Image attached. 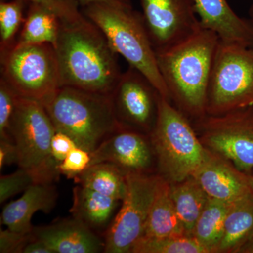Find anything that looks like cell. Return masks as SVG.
<instances>
[{
	"mask_svg": "<svg viewBox=\"0 0 253 253\" xmlns=\"http://www.w3.org/2000/svg\"><path fill=\"white\" fill-rule=\"evenodd\" d=\"M61 86L111 94L121 78L115 52L94 23L87 18L61 23L54 46Z\"/></svg>",
	"mask_w": 253,
	"mask_h": 253,
	"instance_id": "obj_1",
	"label": "cell"
},
{
	"mask_svg": "<svg viewBox=\"0 0 253 253\" xmlns=\"http://www.w3.org/2000/svg\"><path fill=\"white\" fill-rule=\"evenodd\" d=\"M219 42L216 33L201 26L185 41L156 52L169 99L198 121L207 116L208 85Z\"/></svg>",
	"mask_w": 253,
	"mask_h": 253,
	"instance_id": "obj_2",
	"label": "cell"
},
{
	"mask_svg": "<svg viewBox=\"0 0 253 253\" xmlns=\"http://www.w3.org/2000/svg\"><path fill=\"white\" fill-rule=\"evenodd\" d=\"M82 12L104 33L115 52L140 71L161 96L170 101L143 15L134 9L131 1L121 6L95 3L83 7Z\"/></svg>",
	"mask_w": 253,
	"mask_h": 253,
	"instance_id": "obj_3",
	"label": "cell"
},
{
	"mask_svg": "<svg viewBox=\"0 0 253 253\" xmlns=\"http://www.w3.org/2000/svg\"><path fill=\"white\" fill-rule=\"evenodd\" d=\"M44 106L56 131L70 136L78 147L90 154L121 129L111 94L62 86Z\"/></svg>",
	"mask_w": 253,
	"mask_h": 253,
	"instance_id": "obj_4",
	"label": "cell"
},
{
	"mask_svg": "<svg viewBox=\"0 0 253 253\" xmlns=\"http://www.w3.org/2000/svg\"><path fill=\"white\" fill-rule=\"evenodd\" d=\"M149 136L160 170L169 182L192 176L207 157L208 149L196 136L189 119L163 96Z\"/></svg>",
	"mask_w": 253,
	"mask_h": 253,
	"instance_id": "obj_5",
	"label": "cell"
},
{
	"mask_svg": "<svg viewBox=\"0 0 253 253\" xmlns=\"http://www.w3.org/2000/svg\"><path fill=\"white\" fill-rule=\"evenodd\" d=\"M253 106V48L219 40L208 85L206 113L221 116Z\"/></svg>",
	"mask_w": 253,
	"mask_h": 253,
	"instance_id": "obj_6",
	"label": "cell"
},
{
	"mask_svg": "<svg viewBox=\"0 0 253 253\" xmlns=\"http://www.w3.org/2000/svg\"><path fill=\"white\" fill-rule=\"evenodd\" d=\"M1 78L21 97L43 105L61 86L59 65L51 44H14L0 52Z\"/></svg>",
	"mask_w": 253,
	"mask_h": 253,
	"instance_id": "obj_7",
	"label": "cell"
},
{
	"mask_svg": "<svg viewBox=\"0 0 253 253\" xmlns=\"http://www.w3.org/2000/svg\"><path fill=\"white\" fill-rule=\"evenodd\" d=\"M56 132L44 105L18 96L10 129L18 151L17 164L34 171L42 183H54L61 175L51 158V141Z\"/></svg>",
	"mask_w": 253,
	"mask_h": 253,
	"instance_id": "obj_8",
	"label": "cell"
},
{
	"mask_svg": "<svg viewBox=\"0 0 253 253\" xmlns=\"http://www.w3.org/2000/svg\"><path fill=\"white\" fill-rule=\"evenodd\" d=\"M160 176L126 172L122 206L104 236L106 253H129L144 234Z\"/></svg>",
	"mask_w": 253,
	"mask_h": 253,
	"instance_id": "obj_9",
	"label": "cell"
},
{
	"mask_svg": "<svg viewBox=\"0 0 253 253\" xmlns=\"http://www.w3.org/2000/svg\"><path fill=\"white\" fill-rule=\"evenodd\" d=\"M199 139L210 151L229 160L243 172L253 170V106L197 121Z\"/></svg>",
	"mask_w": 253,
	"mask_h": 253,
	"instance_id": "obj_10",
	"label": "cell"
},
{
	"mask_svg": "<svg viewBox=\"0 0 253 253\" xmlns=\"http://www.w3.org/2000/svg\"><path fill=\"white\" fill-rule=\"evenodd\" d=\"M111 96L120 127L150 135L157 121L162 96L151 81L129 66L121 75Z\"/></svg>",
	"mask_w": 253,
	"mask_h": 253,
	"instance_id": "obj_11",
	"label": "cell"
},
{
	"mask_svg": "<svg viewBox=\"0 0 253 253\" xmlns=\"http://www.w3.org/2000/svg\"><path fill=\"white\" fill-rule=\"evenodd\" d=\"M141 4L156 52L185 41L201 27L194 0H141Z\"/></svg>",
	"mask_w": 253,
	"mask_h": 253,
	"instance_id": "obj_12",
	"label": "cell"
},
{
	"mask_svg": "<svg viewBox=\"0 0 253 253\" xmlns=\"http://www.w3.org/2000/svg\"><path fill=\"white\" fill-rule=\"evenodd\" d=\"M154 155L149 135L121 128L91 153L89 166L110 163L126 172L148 174Z\"/></svg>",
	"mask_w": 253,
	"mask_h": 253,
	"instance_id": "obj_13",
	"label": "cell"
},
{
	"mask_svg": "<svg viewBox=\"0 0 253 253\" xmlns=\"http://www.w3.org/2000/svg\"><path fill=\"white\" fill-rule=\"evenodd\" d=\"M210 198L234 202L253 192L251 174L208 150L207 157L193 174Z\"/></svg>",
	"mask_w": 253,
	"mask_h": 253,
	"instance_id": "obj_14",
	"label": "cell"
},
{
	"mask_svg": "<svg viewBox=\"0 0 253 253\" xmlns=\"http://www.w3.org/2000/svg\"><path fill=\"white\" fill-rule=\"evenodd\" d=\"M32 234L54 253H98L104 251V240L73 217L33 227Z\"/></svg>",
	"mask_w": 253,
	"mask_h": 253,
	"instance_id": "obj_15",
	"label": "cell"
},
{
	"mask_svg": "<svg viewBox=\"0 0 253 253\" xmlns=\"http://www.w3.org/2000/svg\"><path fill=\"white\" fill-rule=\"evenodd\" d=\"M201 26L214 32L221 41L253 48V22L240 17L226 0H194Z\"/></svg>",
	"mask_w": 253,
	"mask_h": 253,
	"instance_id": "obj_16",
	"label": "cell"
},
{
	"mask_svg": "<svg viewBox=\"0 0 253 253\" xmlns=\"http://www.w3.org/2000/svg\"><path fill=\"white\" fill-rule=\"evenodd\" d=\"M58 199L54 183H37L28 188L21 198L4 206L1 214V224L8 229L30 234L33 231L31 219L35 213H49Z\"/></svg>",
	"mask_w": 253,
	"mask_h": 253,
	"instance_id": "obj_17",
	"label": "cell"
},
{
	"mask_svg": "<svg viewBox=\"0 0 253 253\" xmlns=\"http://www.w3.org/2000/svg\"><path fill=\"white\" fill-rule=\"evenodd\" d=\"M120 201L78 184L73 189L70 212L96 232L109 228Z\"/></svg>",
	"mask_w": 253,
	"mask_h": 253,
	"instance_id": "obj_18",
	"label": "cell"
},
{
	"mask_svg": "<svg viewBox=\"0 0 253 253\" xmlns=\"http://www.w3.org/2000/svg\"><path fill=\"white\" fill-rule=\"evenodd\" d=\"M183 234H186L172 201L170 182L160 176L142 236L161 238Z\"/></svg>",
	"mask_w": 253,
	"mask_h": 253,
	"instance_id": "obj_19",
	"label": "cell"
},
{
	"mask_svg": "<svg viewBox=\"0 0 253 253\" xmlns=\"http://www.w3.org/2000/svg\"><path fill=\"white\" fill-rule=\"evenodd\" d=\"M253 235V192L234 201L216 253H239Z\"/></svg>",
	"mask_w": 253,
	"mask_h": 253,
	"instance_id": "obj_20",
	"label": "cell"
},
{
	"mask_svg": "<svg viewBox=\"0 0 253 253\" xmlns=\"http://www.w3.org/2000/svg\"><path fill=\"white\" fill-rule=\"evenodd\" d=\"M170 186L171 196L176 212L186 234L191 236L209 196L192 176L179 182H170Z\"/></svg>",
	"mask_w": 253,
	"mask_h": 253,
	"instance_id": "obj_21",
	"label": "cell"
},
{
	"mask_svg": "<svg viewBox=\"0 0 253 253\" xmlns=\"http://www.w3.org/2000/svg\"><path fill=\"white\" fill-rule=\"evenodd\" d=\"M59 18L41 5L30 3L27 14L15 44L56 45L60 30Z\"/></svg>",
	"mask_w": 253,
	"mask_h": 253,
	"instance_id": "obj_22",
	"label": "cell"
},
{
	"mask_svg": "<svg viewBox=\"0 0 253 253\" xmlns=\"http://www.w3.org/2000/svg\"><path fill=\"white\" fill-rule=\"evenodd\" d=\"M126 173L112 163H99L89 166L74 181L79 185L122 201L126 190Z\"/></svg>",
	"mask_w": 253,
	"mask_h": 253,
	"instance_id": "obj_23",
	"label": "cell"
},
{
	"mask_svg": "<svg viewBox=\"0 0 253 253\" xmlns=\"http://www.w3.org/2000/svg\"><path fill=\"white\" fill-rule=\"evenodd\" d=\"M233 203L209 197L195 224L191 236L209 253L217 251L222 237L226 216Z\"/></svg>",
	"mask_w": 253,
	"mask_h": 253,
	"instance_id": "obj_24",
	"label": "cell"
},
{
	"mask_svg": "<svg viewBox=\"0 0 253 253\" xmlns=\"http://www.w3.org/2000/svg\"><path fill=\"white\" fill-rule=\"evenodd\" d=\"M131 253H209L192 236L183 235L150 238L142 236Z\"/></svg>",
	"mask_w": 253,
	"mask_h": 253,
	"instance_id": "obj_25",
	"label": "cell"
},
{
	"mask_svg": "<svg viewBox=\"0 0 253 253\" xmlns=\"http://www.w3.org/2000/svg\"><path fill=\"white\" fill-rule=\"evenodd\" d=\"M25 1L5 0L0 3V52L9 49L16 43V36L25 21Z\"/></svg>",
	"mask_w": 253,
	"mask_h": 253,
	"instance_id": "obj_26",
	"label": "cell"
},
{
	"mask_svg": "<svg viewBox=\"0 0 253 253\" xmlns=\"http://www.w3.org/2000/svg\"><path fill=\"white\" fill-rule=\"evenodd\" d=\"M37 183H42L34 171L20 168L11 174L0 177V204H2L15 195L24 192Z\"/></svg>",
	"mask_w": 253,
	"mask_h": 253,
	"instance_id": "obj_27",
	"label": "cell"
},
{
	"mask_svg": "<svg viewBox=\"0 0 253 253\" xmlns=\"http://www.w3.org/2000/svg\"><path fill=\"white\" fill-rule=\"evenodd\" d=\"M3 1V0H1ZM25 2L41 5L54 13L61 23H78L86 17L79 9L78 0H21Z\"/></svg>",
	"mask_w": 253,
	"mask_h": 253,
	"instance_id": "obj_28",
	"label": "cell"
},
{
	"mask_svg": "<svg viewBox=\"0 0 253 253\" xmlns=\"http://www.w3.org/2000/svg\"><path fill=\"white\" fill-rule=\"evenodd\" d=\"M17 97L6 82L0 78V140L13 141L10 129Z\"/></svg>",
	"mask_w": 253,
	"mask_h": 253,
	"instance_id": "obj_29",
	"label": "cell"
},
{
	"mask_svg": "<svg viewBox=\"0 0 253 253\" xmlns=\"http://www.w3.org/2000/svg\"><path fill=\"white\" fill-rule=\"evenodd\" d=\"M91 154L86 150L76 147L73 149L59 166L60 174L68 179H76L89 167Z\"/></svg>",
	"mask_w": 253,
	"mask_h": 253,
	"instance_id": "obj_30",
	"label": "cell"
},
{
	"mask_svg": "<svg viewBox=\"0 0 253 253\" xmlns=\"http://www.w3.org/2000/svg\"><path fill=\"white\" fill-rule=\"evenodd\" d=\"M33 234H22L9 229H0V253H23L33 239Z\"/></svg>",
	"mask_w": 253,
	"mask_h": 253,
	"instance_id": "obj_31",
	"label": "cell"
},
{
	"mask_svg": "<svg viewBox=\"0 0 253 253\" xmlns=\"http://www.w3.org/2000/svg\"><path fill=\"white\" fill-rule=\"evenodd\" d=\"M78 147L75 141L64 133L56 131L51 141V158L53 165L59 169L68 154Z\"/></svg>",
	"mask_w": 253,
	"mask_h": 253,
	"instance_id": "obj_32",
	"label": "cell"
},
{
	"mask_svg": "<svg viewBox=\"0 0 253 253\" xmlns=\"http://www.w3.org/2000/svg\"><path fill=\"white\" fill-rule=\"evenodd\" d=\"M17 149L14 141L0 140V169L5 166L18 163Z\"/></svg>",
	"mask_w": 253,
	"mask_h": 253,
	"instance_id": "obj_33",
	"label": "cell"
},
{
	"mask_svg": "<svg viewBox=\"0 0 253 253\" xmlns=\"http://www.w3.org/2000/svg\"><path fill=\"white\" fill-rule=\"evenodd\" d=\"M23 253H54V252L44 243L35 239L33 236L31 241L25 247Z\"/></svg>",
	"mask_w": 253,
	"mask_h": 253,
	"instance_id": "obj_34",
	"label": "cell"
},
{
	"mask_svg": "<svg viewBox=\"0 0 253 253\" xmlns=\"http://www.w3.org/2000/svg\"><path fill=\"white\" fill-rule=\"evenodd\" d=\"M78 1L81 6L84 7V6L95 4V3H105V4L121 6V5L127 4L130 1V0H78Z\"/></svg>",
	"mask_w": 253,
	"mask_h": 253,
	"instance_id": "obj_35",
	"label": "cell"
},
{
	"mask_svg": "<svg viewBox=\"0 0 253 253\" xmlns=\"http://www.w3.org/2000/svg\"><path fill=\"white\" fill-rule=\"evenodd\" d=\"M239 253H253V235L240 249Z\"/></svg>",
	"mask_w": 253,
	"mask_h": 253,
	"instance_id": "obj_36",
	"label": "cell"
},
{
	"mask_svg": "<svg viewBox=\"0 0 253 253\" xmlns=\"http://www.w3.org/2000/svg\"><path fill=\"white\" fill-rule=\"evenodd\" d=\"M250 19L253 22V4L250 7L249 9Z\"/></svg>",
	"mask_w": 253,
	"mask_h": 253,
	"instance_id": "obj_37",
	"label": "cell"
},
{
	"mask_svg": "<svg viewBox=\"0 0 253 253\" xmlns=\"http://www.w3.org/2000/svg\"><path fill=\"white\" fill-rule=\"evenodd\" d=\"M251 178H252V190H253V174H251Z\"/></svg>",
	"mask_w": 253,
	"mask_h": 253,
	"instance_id": "obj_38",
	"label": "cell"
}]
</instances>
